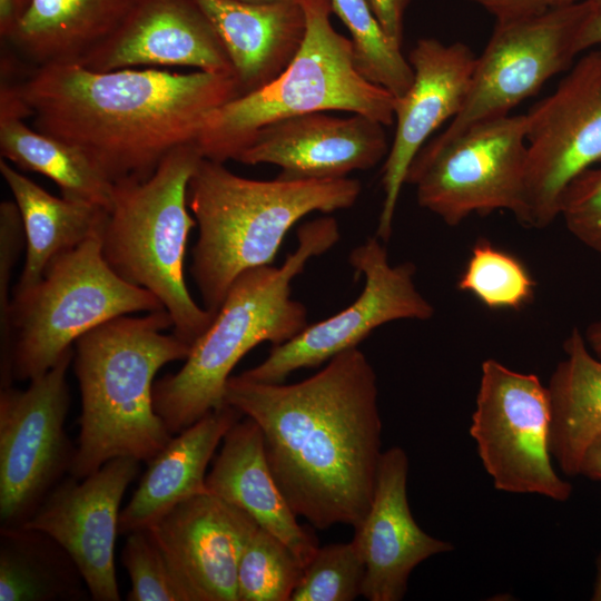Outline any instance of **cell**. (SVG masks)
Segmentation results:
<instances>
[{"label":"cell","mask_w":601,"mask_h":601,"mask_svg":"<svg viewBox=\"0 0 601 601\" xmlns=\"http://www.w3.org/2000/svg\"><path fill=\"white\" fill-rule=\"evenodd\" d=\"M408 459L400 446L382 453L371 506L354 528L352 541L364 563L362 597L400 601L412 571L428 558L454 550L431 536L414 520L407 500Z\"/></svg>","instance_id":"obj_20"},{"label":"cell","mask_w":601,"mask_h":601,"mask_svg":"<svg viewBox=\"0 0 601 601\" xmlns=\"http://www.w3.org/2000/svg\"><path fill=\"white\" fill-rule=\"evenodd\" d=\"M299 1L306 32L298 52L273 81L209 112L196 139L204 158L237 160L262 128L312 112L339 110L385 127L394 122L395 97L358 72L351 39L331 22L329 0Z\"/></svg>","instance_id":"obj_6"},{"label":"cell","mask_w":601,"mask_h":601,"mask_svg":"<svg viewBox=\"0 0 601 601\" xmlns=\"http://www.w3.org/2000/svg\"><path fill=\"white\" fill-rule=\"evenodd\" d=\"M31 0H0V36L8 40L27 12Z\"/></svg>","instance_id":"obj_39"},{"label":"cell","mask_w":601,"mask_h":601,"mask_svg":"<svg viewBox=\"0 0 601 601\" xmlns=\"http://www.w3.org/2000/svg\"><path fill=\"white\" fill-rule=\"evenodd\" d=\"M526 117L524 226L543 229L566 186L601 161V50H590Z\"/></svg>","instance_id":"obj_13"},{"label":"cell","mask_w":601,"mask_h":601,"mask_svg":"<svg viewBox=\"0 0 601 601\" xmlns=\"http://www.w3.org/2000/svg\"><path fill=\"white\" fill-rule=\"evenodd\" d=\"M483 7L495 20L536 16L581 0H467Z\"/></svg>","instance_id":"obj_36"},{"label":"cell","mask_w":601,"mask_h":601,"mask_svg":"<svg viewBox=\"0 0 601 601\" xmlns=\"http://www.w3.org/2000/svg\"><path fill=\"white\" fill-rule=\"evenodd\" d=\"M580 474L601 481V433L590 443L580 465Z\"/></svg>","instance_id":"obj_40"},{"label":"cell","mask_w":601,"mask_h":601,"mask_svg":"<svg viewBox=\"0 0 601 601\" xmlns=\"http://www.w3.org/2000/svg\"><path fill=\"white\" fill-rule=\"evenodd\" d=\"M376 374L357 347L294 384L230 376L225 402L260 428L273 475L297 516L355 528L375 490L382 421Z\"/></svg>","instance_id":"obj_1"},{"label":"cell","mask_w":601,"mask_h":601,"mask_svg":"<svg viewBox=\"0 0 601 601\" xmlns=\"http://www.w3.org/2000/svg\"><path fill=\"white\" fill-rule=\"evenodd\" d=\"M384 125L366 116L335 117L312 112L262 128L236 161L270 164L288 181L346 178L375 167L390 146Z\"/></svg>","instance_id":"obj_18"},{"label":"cell","mask_w":601,"mask_h":601,"mask_svg":"<svg viewBox=\"0 0 601 601\" xmlns=\"http://www.w3.org/2000/svg\"><path fill=\"white\" fill-rule=\"evenodd\" d=\"M244 2L262 3V2H276V1H299V0H238Z\"/></svg>","instance_id":"obj_43"},{"label":"cell","mask_w":601,"mask_h":601,"mask_svg":"<svg viewBox=\"0 0 601 601\" xmlns=\"http://www.w3.org/2000/svg\"><path fill=\"white\" fill-rule=\"evenodd\" d=\"M19 88L35 129L80 150L114 184L150 177L173 149L196 142L210 111L239 96L233 75L78 63L36 67Z\"/></svg>","instance_id":"obj_2"},{"label":"cell","mask_w":601,"mask_h":601,"mask_svg":"<svg viewBox=\"0 0 601 601\" xmlns=\"http://www.w3.org/2000/svg\"><path fill=\"white\" fill-rule=\"evenodd\" d=\"M535 280L525 265L490 240L477 239L457 280L461 292L485 307L519 311L534 297Z\"/></svg>","instance_id":"obj_30"},{"label":"cell","mask_w":601,"mask_h":601,"mask_svg":"<svg viewBox=\"0 0 601 601\" xmlns=\"http://www.w3.org/2000/svg\"><path fill=\"white\" fill-rule=\"evenodd\" d=\"M136 0H31L7 40L36 67L78 63L124 21Z\"/></svg>","instance_id":"obj_24"},{"label":"cell","mask_w":601,"mask_h":601,"mask_svg":"<svg viewBox=\"0 0 601 601\" xmlns=\"http://www.w3.org/2000/svg\"><path fill=\"white\" fill-rule=\"evenodd\" d=\"M304 568L289 546L257 526L239 560L238 601H290Z\"/></svg>","instance_id":"obj_31"},{"label":"cell","mask_w":601,"mask_h":601,"mask_svg":"<svg viewBox=\"0 0 601 601\" xmlns=\"http://www.w3.org/2000/svg\"><path fill=\"white\" fill-rule=\"evenodd\" d=\"M26 242L19 208L13 201L0 204V383L11 386L10 284L13 268Z\"/></svg>","instance_id":"obj_34"},{"label":"cell","mask_w":601,"mask_h":601,"mask_svg":"<svg viewBox=\"0 0 601 601\" xmlns=\"http://www.w3.org/2000/svg\"><path fill=\"white\" fill-rule=\"evenodd\" d=\"M385 33L402 47L404 17L411 0H368Z\"/></svg>","instance_id":"obj_37"},{"label":"cell","mask_w":601,"mask_h":601,"mask_svg":"<svg viewBox=\"0 0 601 601\" xmlns=\"http://www.w3.org/2000/svg\"><path fill=\"white\" fill-rule=\"evenodd\" d=\"M349 264L365 277L354 303L318 323L307 325L289 341L275 345L257 366L242 374L258 383H283L299 368L317 367L334 356L356 348L375 328L398 319L427 321L432 304L417 290L415 265H391L381 239L370 237L349 254Z\"/></svg>","instance_id":"obj_14"},{"label":"cell","mask_w":601,"mask_h":601,"mask_svg":"<svg viewBox=\"0 0 601 601\" xmlns=\"http://www.w3.org/2000/svg\"><path fill=\"white\" fill-rule=\"evenodd\" d=\"M364 560L353 541L318 548L290 601H352L362 595Z\"/></svg>","instance_id":"obj_32"},{"label":"cell","mask_w":601,"mask_h":601,"mask_svg":"<svg viewBox=\"0 0 601 601\" xmlns=\"http://www.w3.org/2000/svg\"><path fill=\"white\" fill-rule=\"evenodd\" d=\"M597 570V578L591 599L593 601H601V555L598 559Z\"/></svg>","instance_id":"obj_42"},{"label":"cell","mask_w":601,"mask_h":601,"mask_svg":"<svg viewBox=\"0 0 601 601\" xmlns=\"http://www.w3.org/2000/svg\"><path fill=\"white\" fill-rule=\"evenodd\" d=\"M414 78L402 96L394 99L396 122L393 141L382 169L384 200L376 236L387 242L408 168L427 138L463 107L476 56L465 43L445 45L435 38H421L407 58Z\"/></svg>","instance_id":"obj_16"},{"label":"cell","mask_w":601,"mask_h":601,"mask_svg":"<svg viewBox=\"0 0 601 601\" xmlns=\"http://www.w3.org/2000/svg\"><path fill=\"white\" fill-rule=\"evenodd\" d=\"M244 415L225 404L177 433L149 460L129 503L121 510L119 533L151 528L179 503L207 492V467L229 428Z\"/></svg>","instance_id":"obj_23"},{"label":"cell","mask_w":601,"mask_h":601,"mask_svg":"<svg viewBox=\"0 0 601 601\" xmlns=\"http://www.w3.org/2000/svg\"><path fill=\"white\" fill-rule=\"evenodd\" d=\"M338 239L335 218L307 221L297 229V247L282 266L252 268L233 282L183 367L154 384L155 410L173 435L226 404L230 373L250 349L263 342L283 344L308 325L306 307L292 298V282Z\"/></svg>","instance_id":"obj_4"},{"label":"cell","mask_w":601,"mask_h":601,"mask_svg":"<svg viewBox=\"0 0 601 601\" xmlns=\"http://www.w3.org/2000/svg\"><path fill=\"white\" fill-rule=\"evenodd\" d=\"M226 50L239 96L277 78L298 52L306 32L300 1L196 0Z\"/></svg>","instance_id":"obj_22"},{"label":"cell","mask_w":601,"mask_h":601,"mask_svg":"<svg viewBox=\"0 0 601 601\" xmlns=\"http://www.w3.org/2000/svg\"><path fill=\"white\" fill-rule=\"evenodd\" d=\"M83 579L69 554L49 535L1 526L0 601L78 600Z\"/></svg>","instance_id":"obj_27"},{"label":"cell","mask_w":601,"mask_h":601,"mask_svg":"<svg viewBox=\"0 0 601 601\" xmlns=\"http://www.w3.org/2000/svg\"><path fill=\"white\" fill-rule=\"evenodd\" d=\"M357 179L288 181L238 176L203 158L187 190L198 226L190 273L204 308L217 314L233 282L245 270L272 265L287 231L313 211L352 207Z\"/></svg>","instance_id":"obj_5"},{"label":"cell","mask_w":601,"mask_h":601,"mask_svg":"<svg viewBox=\"0 0 601 601\" xmlns=\"http://www.w3.org/2000/svg\"><path fill=\"white\" fill-rule=\"evenodd\" d=\"M140 461L116 457L86 477L59 482L22 525L53 539L71 558L96 601H118L115 543L120 503Z\"/></svg>","instance_id":"obj_15"},{"label":"cell","mask_w":601,"mask_h":601,"mask_svg":"<svg viewBox=\"0 0 601 601\" xmlns=\"http://www.w3.org/2000/svg\"><path fill=\"white\" fill-rule=\"evenodd\" d=\"M559 216L578 240L601 255V166L588 168L566 186Z\"/></svg>","instance_id":"obj_35"},{"label":"cell","mask_w":601,"mask_h":601,"mask_svg":"<svg viewBox=\"0 0 601 601\" xmlns=\"http://www.w3.org/2000/svg\"><path fill=\"white\" fill-rule=\"evenodd\" d=\"M203 155L196 142L173 149L145 180L115 184L112 206L100 234L111 269L152 293L173 321L174 334L191 345L216 315L190 296L184 265L190 230L187 190Z\"/></svg>","instance_id":"obj_7"},{"label":"cell","mask_w":601,"mask_h":601,"mask_svg":"<svg viewBox=\"0 0 601 601\" xmlns=\"http://www.w3.org/2000/svg\"><path fill=\"white\" fill-rule=\"evenodd\" d=\"M78 65L93 71L193 67L234 76L220 38L196 0H136L119 27Z\"/></svg>","instance_id":"obj_19"},{"label":"cell","mask_w":601,"mask_h":601,"mask_svg":"<svg viewBox=\"0 0 601 601\" xmlns=\"http://www.w3.org/2000/svg\"><path fill=\"white\" fill-rule=\"evenodd\" d=\"M526 117L481 121L451 140L425 144L405 179L421 207L449 226L472 214L509 210L524 225Z\"/></svg>","instance_id":"obj_9"},{"label":"cell","mask_w":601,"mask_h":601,"mask_svg":"<svg viewBox=\"0 0 601 601\" xmlns=\"http://www.w3.org/2000/svg\"><path fill=\"white\" fill-rule=\"evenodd\" d=\"M257 526L247 513L207 491L179 503L148 529L187 601H238L239 560Z\"/></svg>","instance_id":"obj_17"},{"label":"cell","mask_w":601,"mask_h":601,"mask_svg":"<svg viewBox=\"0 0 601 601\" xmlns=\"http://www.w3.org/2000/svg\"><path fill=\"white\" fill-rule=\"evenodd\" d=\"M168 327L166 309L124 315L73 344L81 414L70 475L86 477L116 457L148 462L171 440L154 406V377L164 365L186 359L190 346L164 334Z\"/></svg>","instance_id":"obj_3"},{"label":"cell","mask_w":601,"mask_h":601,"mask_svg":"<svg viewBox=\"0 0 601 601\" xmlns=\"http://www.w3.org/2000/svg\"><path fill=\"white\" fill-rule=\"evenodd\" d=\"M0 171L17 204L27 255L14 292L33 286L56 256L100 235L108 210L98 205L56 197L0 159Z\"/></svg>","instance_id":"obj_25"},{"label":"cell","mask_w":601,"mask_h":601,"mask_svg":"<svg viewBox=\"0 0 601 601\" xmlns=\"http://www.w3.org/2000/svg\"><path fill=\"white\" fill-rule=\"evenodd\" d=\"M1 158L51 179L62 197L104 207L112 206L115 184L77 148L31 129L21 118H0Z\"/></svg>","instance_id":"obj_28"},{"label":"cell","mask_w":601,"mask_h":601,"mask_svg":"<svg viewBox=\"0 0 601 601\" xmlns=\"http://www.w3.org/2000/svg\"><path fill=\"white\" fill-rule=\"evenodd\" d=\"M68 349L26 390L0 391V519L1 526H22L65 472L76 449L65 431L70 393Z\"/></svg>","instance_id":"obj_11"},{"label":"cell","mask_w":601,"mask_h":601,"mask_svg":"<svg viewBox=\"0 0 601 601\" xmlns=\"http://www.w3.org/2000/svg\"><path fill=\"white\" fill-rule=\"evenodd\" d=\"M565 357L546 385L551 403L550 450L561 471L574 476L585 450L601 433V359L573 328L563 343Z\"/></svg>","instance_id":"obj_26"},{"label":"cell","mask_w":601,"mask_h":601,"mask_svg":"<svg viewBox=\"0 0 601 601\" xmlns=\"http://www.w3.org/2000/svg\"><path fill=\"white\" fill-rule=\"evenodd\" d=\"M590 12L588 0L536 16L496 20L476 57L466 99L434 139L451 140L481 121L509 115L555 75L570 69Z\"/></svg>","instance_id":"obj_12"},{"label":"cell","mask_w":601,"mask_h":601,"mask_svg":"<svg viewBox=\"0 0 601 601\" xmlns=\"http://www.w3.org/2000/svg\"><path fill=\"white\" fill-rule=\"evenodd\" d=\"M122 563L130 578L128 601H187L161 546L149 529L129 532Z\"/></svg>","instance_id":"obj_33"},{"label":"cell","mask_w":601,"mask_h":601,"mask_svg":"<svg viewBox=\"0 0 601 601\" xmlns=\"http://www.w3.org/2000/svg\"><path fill=\"white\" fill-rule=\"evenodd\" d=\"M590 12L578 40L579 53L601 45V0H588Z\"/></svg>","instance_id":"obj_38"},{"label":"cell","mask_w":601,"mask_h":601,"mask_svg":"<svg viewBox=\"0 0 601 601\" xmlns=\"http://www.w3.org/2000/svg\"><path fill=\"white\" fill-rule=\"evenodd\" d=\"M165 309L149 290L117 275L105 260L100 235L56 256L11 303L13 380L49 371L76 341L97 326L137 312Z\"/></svg>","instance_id":"obj_8"},{"label":"cell","mask_w":601,"mask_h":601,"mask_svg":"<svg viewBox=\"0 0 601 601\" xmlns=\"http://www.w3.org/2000/svg\"><path fill=\"white\" fill-rule=\"evenodd\" d=\"M206 487L282 540L304 566L316 553L317 540L297 522L268 464L262 431L252 418L243 416L224 436Z\"/></svg>","instance_id":"obj_21"},{"label":"cell","mask_w":601,"mask_h":601,"mask_svg":"<svg viewBox=\"0 0 601 601\" xmlns=\"http://www.w3.org/2000/svg\"><path fill=\"white\" fill-rule=\"evenodd\" d=\"M332 11L349 32L353 59L358 72L394 97L412 85L414 72L402 47L383 30L368 0H329Z\"/></svg>","instance_id":"obj_29"},{"label":"cell","mask_w":601,"mask_h":601,"mask_svg":"<svg viewBox=\"0 0 601 601\" xmlns=\"http://www.w3.org/2000/svg\"><path fill=\"white\" fill-rule=\"evenodd\" d=\"M583 336L591 352L601 359V319L591 323Z\"/></svg>","instance_id":"obj_41"},{"label":"cell","mask_w":601,"mask_h":601,"mask_svg":"<svg viewBox=\"0 0 601 601\" xmlns=\"http://www.w3.org/2000/svg\"><path fill=\"white\" fill-rule=\"evenodd\" d=\"M551 421L548 387L535 374L482 363L470 434L496 490L570 499L572 485L552 464Z\"/></svg>","instance_id":"obj_10"}]
</instances>
